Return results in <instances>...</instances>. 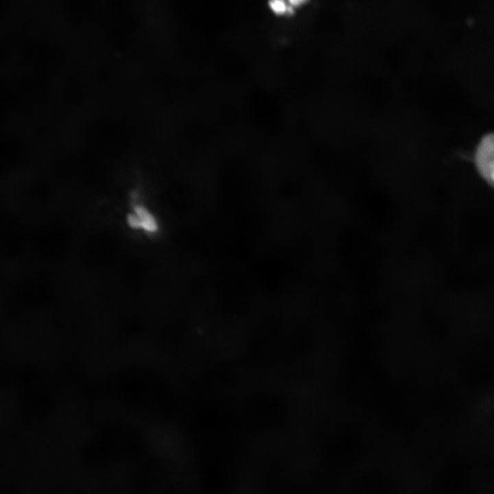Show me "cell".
<instances>
[{
    "instance_id": "6da1fadb",
    "label": "cell",
    "mask_w": 494,
    "mask_h": 494,
    "mask_svg": "<svg viewBox=\"0 0 494 494\" xmlns=\"http://www.w3.org/2000/svg\"><path fill=\"white\" fill-rule=\"evenodd\" d=\"M493 136L492 133L484 135L478 143L473 163L478 175L491 187H493Z\"/></svg>"
},
{
    "instance_id": "7a4b0ae2",
    "label": "cell",
    "mask_w": 494,
    "mask_h": 494,
    "mask_svg": "<svg viewBox=\"0 0 494 494\" xmlns=\"http://www.w3.org/2000/svg\"><path fill=\"white\" fill-rule=\"evenodd\" d=\"M126 224L132 231H141L153 235L160 231L159 221L154 212L146 205L136 204L126 215Z\"/></svg>"
},
{
    "instance_id": "3957f363",
    "label": "cell",
    "mask_w": 494,
    "mask_h": 494,
    "mask_svg": "<svg viewBox=\"0 0 494 494\" xmlns=\"http://www.w3.org/2000/svg\"><path fill=\"white\" fill-rule=\"evenodd\" d=\"M269 8L276 15L283 16L290 14L294 8L291 5L289 1L274 0L269 2Z\"/></svg>"
}]
</instances>
